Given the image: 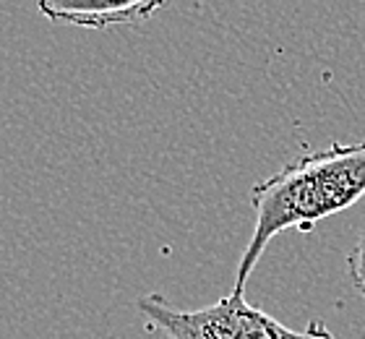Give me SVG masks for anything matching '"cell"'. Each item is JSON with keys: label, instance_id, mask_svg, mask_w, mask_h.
<instances>
[{"label": "cell", "instance_id": "6da1fadb", "mask_svg": "<svg viewBox=\"0 0 365 339\" xmlns=\"http://www.w3.org/2000/svg\"><path fill=\"white\" fill-rule=\"evenodd\" d=\"M365 196V138L305 151L251 188L253 233L237 261L232 293H245L253 269L277 235L311 233Z\"/></svg>", "mask_w": 365, "mask_h": 339}, {"label": "cell", "instance_id": "7a4b0ae2", "mask_svg": "<svg viewBox=\"0 0 365 339\" xmlns=\"http://www.w3.org/2000/svg\"><path fill=\"white\" fill-rule=\"evenodd\" d=\"M136 305L165 339H336L324 321H308L303 329L284 326L267 310L248 305L240 293L193 310L173 308L157 293L138 298Z\"/></svg>", "mask_w": 365, "mask_h": 339}, {"label": "cell", "instance_id": "3957f363", "mask_svg": "<svg viewBox=\"0 0 365 339\" xmlns=\"http://www.w3.org/2000/svg\"><path fill=\"white\" fill-rule=\"evenodd\" d=\"M162 3L149 0H130L118 6H99V8H66L53 3H39L37 11L47 21L71 24V26H84V29H110V26H125V24H141L152 19Z\"/></svg>", "mask_w": 365, "mask_h": 339}, {"label": "cell", "instance_id": "277c9868", "mask_svg": "<svg viewBox=\"0 0 365 339\" xmlns=\"http://www.w3.org/2000/svg\"><path fill=\"white\" fill-rule=\"evenodd\" d=\"M347 266H350V279L358 295L365 300V227L363 233H360L358 243H355V248L350 251V256H347Z\"/></svg>", "mask_w": 365, "mask_h": 339}]
</instances>
